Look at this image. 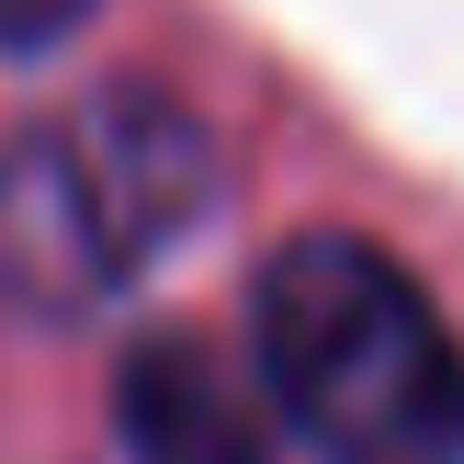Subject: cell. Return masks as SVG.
<instances>
[{
  "mask_svg": "<svg viewBox=\"0 0 464 464\" xmlns=\"http://www.w3.org/2000/svg\"><path fill=\"white\" fill-rule=\"evenodd\" d=\"M249 340L272 408L329 464H464V340L374 238H284Z\"/></svg>",
  "mask_w": 464,
  "mask_h": 464,
  "instance_id": "obj_1",
  "label": "cell"
},
{
  "mask_svg": "<svg viewBox=\"0 0 464 464\" xmlns=\"http://www.w3.org/2000/svg\"><path fill=\"white\" fill-rule=\"evenodd\" d=\"M216 216V136L159 91H113L0 148V295L80 317Z\"/></svg>",
  "mask_w": 464,
  "mask_h": 464,
  "instance_id": "obj_2",
  "label": "cell"
},
{
  "mask_svg": "<svg viewBox=\"0 0 464 464\" xmlns=\"http://www.w3.org/2000/svg\"><path fill=\"white\" fill-rule=\"evenodd\" d=\"M113 442H125V464H272L261 397L193 329H159V340L125 352V374H113Z\"/></svg>",
  "mask_w": 464,
  "mask_h": 464,
  "instance_id": "obj_3",
  "label": "cell"
},
{
  "mask_svg": "<svg viewBox=\"0 0 464 464\" xmlns=\"http://www.w3.org/2000/svg\"><path fill=\"white\" fill-rule=\"evenodd\" d=\"M80 23H91V0H0V45H12V57H34V45L80 34Z\"/></svg>",
  "mask_w": 464,
  "mask_h": 464,
  "instance_id": "obj_4",
  "label": "cell"
}]
</instances>
